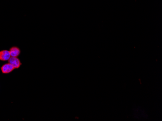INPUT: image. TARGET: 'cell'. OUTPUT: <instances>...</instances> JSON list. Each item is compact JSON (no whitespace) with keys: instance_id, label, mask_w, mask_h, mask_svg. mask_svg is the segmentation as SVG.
Wrapping results in <instances>:
<instances>
[{"instance_id":"1","label":"cell","mask_w":162,"mask_h":121,"mask_svg":"<svg viewBox=\"0 0 162 121\" xmlns=\"http://www.w3.org/2000/svg\"><path fill=\"white\" fill-rule=\"evenodd\" d=\"M9 63L11 64L13 66L15 69L20 68L22 63L20 59H18L17 57H10L9 60Z\"/></svg>"},{"instance_id":"2","label":"cell","mask_w":162,"mask_h":121,"mask_svg":"<svg viewBox=\"0 0 162 121\" xmlns=\"http://www.w3.org/2000/svg\"><path fill=\"white\" fill-rule=\"evenodd\" d=\"M14 69L13 66L9 63L4 64L1 68V73L3 74L10 73L14 71Z\"/></svg>"},{"instance_id":"3","label":"cell","mask_w":162,"mask_h":121,"mask_svg":"<svg viewBox=\"0 0 162 121\" xmlns=\"http://www.w3.org/2000/svg\"><path fill=\"white\" fill-rule=\"evenodd\" d=\"M11 57L9 51L7 50H1L0 51V60L1 61H8Z\"/></svg>"},{"instance_id":"4","label":"cell","mask_w":162,"mask_h":121,"mask_svg":"<svg viewBox=\"0 0 162 121\" xmlns=\"http://www.w3.org/2000/svg\"><path fill=\"white\" fill-rule=\"evenodd\" d=\"M11 57H18L21 54V50L17 46H13L9 50Z\"/></svg>"}]
</instances>
